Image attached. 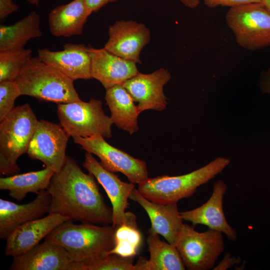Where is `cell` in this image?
<instances>
[{"label": "cell", "instance_id": "6da1fadb", "mask_svg": "<svg viewBox=\"0 0 270 270\" xmlns=\"http://www.w3.org/2000/svg\"><path fill=\"white\" fill-rule=\"evenodd\" d=\"M46 190L51 196L48 214H58L74 222L112 224V209L105 203L96 179L82 172L72 158L66 156Z\"/></svg>", "mask_w": 270, "mask_h": 270}, {"label": "cell", "instance_id": "7a4b0ae2", "mask_svg": "<svg viewBox=\"0 0 270 270\" xmlns=\"http://www.w3.org/2000/svg\"><path fill=\"white\" fill-rule=\"evenodd\" d=\"M116 228L112 226H99L90 222L74 224L68 220L54 229L45 240L62 246L70 262L108 254L115 245Z\"/></svg>", "mask_w": 270, "mask_h": 270}, {"label": "cell", "instance_id": "3957f363", "mask_svg": "<svg viewBox=\"0 0 270 270\" xmlns=\"http://www.w3.org/2000/svg\"><path fill=\"white\" fill-rule=\"evenodd\" d=\"M74 82L38 56L30 59L15 81L22 95L58 104L81 100Z\"/></svg>", "mask_w": 270, "mask_h": 270}, {"label": "cell", "instance_id": "277c9868", "mask_svg": "<svg viewBox=\"0 0 270 270\" xmlns=\"http://www.w3.org/2000/svg\"><path fill=\"white\" fill-rule=\"evenodd\" d=\"M230 162L228 158L218 157L196 170L178 176H161L148 178L138 185V190L148 200L157 203H177L191 196L198 188L220 173Z\"/></svg>", "mask_w": 270, "mask_h": 270}, {"label": "cell", "instance_id": "5b68a950", "mask_svg": "<svg viewBox=\"0 0 270 270\" xmlns=\"http://www.w3.org/2000/svg\"><path fill=\"white\" fill-rule=\"evenodd\" d=\"M226 20L240 46L252 51L270 46V12L262 2L230 8Z\"/></svg>", "mask_w": 270, "mask_h": 270}, {"label": "cell", "instance_id": "8992f818", "mask_svg": "<svg viewBox=\"0 0 270 270\" xmlns=\"http://www.w3.org/2000/svg\"><path fill=\"white\" fill-rule=\"evenodd\" d=\"M102 102L91 98L59 104L57 114L60 124L70 136L89 137L100 135L104 138L112 137L113 122L102 109Z\"/></svg>", "mask_w": 270, "mask_h": 270}, {"label": "cell", "instance_id": "52a82bcc", "mask_svg": "<svg viewBox=\"0 0 270 270\" xmlns=\"http://www.w3.org/2000/svg\"><path fill=\"white\" fill-rule=\"evenodd\" d=\"M184 264L190 270H208L214 268L224 250L222 232L208 228L198 232L182 224L174 242Z\"/></svg>", "mask_w": 270, "mask_h": 270}, {"label": "cell", "instance_id": "ba28073f", "mask_svg": "<svg viewBox=\"0 0 270 270\" xmlns=\"http://www.w3.org/2000/svg\"><path fill=\"white\" fill-rule=\"evenodd\" d=\"M38 122L28 104L14 106L0 122V160L18 167L17 160L27 152Z\"/></svg>", "mask_w": 270, "mask_h": 270}, {"label": "cell", "instance_id": "9c48e42d", "mask_svg": "<svg viewBox=\"0 0 270 270\" xmlns=\"http://www.w3.org/2000/svg\"><path fill=\"white\" fill-rule=\"evenodd\" d=\"M74 143L100 159L106 170L124 174L134 184H140L148 178L146 162L134 158L128 153L110 145L100 135L89 137H74Z\"/></svg>", "mask_w": 270, "mask_h": 270}, {"label": "cell", "instance_id": "30bf717a", "mask_svg": "<svg viewBox=\"0 0 270 270\" xmlns=\"http://www.w3.org/2000/svg\"><path fill=\"white\" fill-rule=\"evenodd\" d=\"M101 184L108 196L112 209V226L116 229L124 224L136 221V216L131 212H126L128 199L135 188V184L122 182L114 172L106 170L92 156L86 152L82 164Z\"/></svg>", "mask_w": 270, "mask_h": 270}, {"label": "cell", "instance_id": "8fae6325", "mask_svg": "<svg viewBox=\"0 0 270 270\" xmlns=\"http://www.w3.org/2000/svg\"><path fill=\"white\" fill-rule=\"evenodd\" d=\"M70 136L60 124L39 120L27 154L42 162L54 172L60 171L65 162L66 146Z\"/></svg>", "mask_w": 270, "mask_h": 270}, {"label": "cell", "instance_id": "7c38bea8", "mask_svg": "<svg viewBox=\"0 0 270 270\" xmlns=\"http://www.w3.org/2000/svg\"><path fill=\"white\" fill-rule=\"evenodd\" d=\"M108 39L104 48L110 52L136 64H141L140 54L151 39L150 30L134 20H120L108 26Z\"/></svg>", "mask_w": 270, "mask_h": 270}, {"label": "cell", "instance_id": "4fadbf2b", "mask_svg": "<svg viewBox=\"0 0 270 270\" xmlns=\"http://www.w3.org/2000/svg\"><path fill=\"white\" fill-rule=\"evenodd\" d=\"M171 79L168 70L160 68L150 74L140 72L123 83L140 112L148 110L161 112L168 104L164 87Z\"/></svg>", "mask_w": 270, "mask_h": 270}, {"label": "cell", "instance_id": "5bb4252c", "mask_svg": "<svg viewBox=\"0 0 270 270\" xmlns=\"http://www.w3.org/2000/svg\"><path fill=\"white\" fill-rule=\"evenodd\" d=\"M63 48V50L60 51H52L46 48L39 49L38 57L74 81L92 78L88 46L67 43Z\"/></svg>", "mask_w": 270, "mask_h": 270}, {"label": "cell", "instance_id": "9a60e30c", "mask_svg": "<svg viewBox=\"0 0 270 270\" xmlns=\"http://www.w3.org/2000/svg\"><path fill=\"white\" fill-rule=\"evenodd\" d=\"M91 58V76L100 82L106 90L122 84L140 73L136 64L105 49L96 48L89 45Z\"/></svg>", "mask_w": 270, "mask_h": 270}, {"label": "cell", "instance_id": "2e32d148", "mask_svg": "<svg viewBox=\"0 0 270 270\" xmlns=\"http://www.w3.org/2000/svg\"><path fill=\"white\" fill-rule=\"evenodd\" d=\"M70 219L58 214L48 216L17 228L6 240L4 254L13 258L22 254L38 244L54 229Z\"/></svg>", "mask_w": 270, "mask_h": 270}, {"label": "cell", "instance_id": "e0dca14e", "mask_svg": "<svg viewBox=\"0 0 270 270\" xmlns=\"http://www.w3.org/2000/svg\"><path fill=\"white\" fill-rule=\"evenodd\" d=\"M226 190L224 182L218 180L214 183L211 196L206 202L192 210L180 212V217L193 225H205L210 229L224 233L229 240L235 241L237 232L226 221L222 208Z\"/></svg>", "mask_w": 270, "mask_h": 270}, {"label": "cell", "instance_id": "ac0fdd59", "mask_svg": "<svg viewBox=\"0 0 270 270\" xmlns=\"http://www.w3.org/2000/svg\"><path fill=\"white\" fill-rule=\"evenodd\" d=\"M51 196L46 190L37 194L31 202L18 204L0 198V238L6 240L18 226L40 218L48 212Z\"/></svg>", "mask_w": 270, "mask_h": 270}, {"label": "cell", "instance_id": "d6986e66", "mask_svg": "<svg viewBox=\"0 0 270 270\" xmlns=\"http://www.w3.org/2000/svg\"><path fill=\"white\" fill-rule=\"evenodd\" d=\"M129 198L141 206L148 214L151 222L148 232L161 235L168 243L174 244L183 224L177 203L164 204L152 202L135 188Z\"/></svg>", "mask_w": 270, "mask_h": 270}, {"label": "cell", "instance_id": "ffe728a7", "mask_svg": "<svg viewBox=\"0 0 270 270\" xmlns=\"http://www.w3.org/2000/svg\"><path fill=\"white\" fill-rule=\"evenodd\" d=\"M70 260L60 245L45 240L32 249L14 257L10 270H69Z\"/></svg>", "mask_w": 270, "mask_h": 270}, {"label": "cell", "instance_id": "44dd1931", "mask_svg": "<svg viewBox=\"0 0 270 270\" xmlns=\"http://www.w3.org/2000/svg\"><path fill=\"white\" fill-rule=\"evenodd\" d=\"M92 13L84 0H73L67 4L58 6L48 14L50 31L57 37L81 35Z\"/></svg>", "mask_w": 270, "mask_h": 270}, {"label": "cell", "instance_id": "7402d4cb", "mask_svg": "<svg viewBox=\"0 0 270 270\" xmlns=\"http://www.w3.org/2000/svg\"><path fill=\"white\" fill-rule=\"evenodd\" d=\"M104 99L110 108L113 124L117 128L130 134L138 130V118L140 112L122 84L106 90Z\"/></svg>", "mask_w": 270, "mask_h": 270}, {"label": "cell", "instance_id": "603a6c76", "mask_svg": "<svg viewBox=\"0 0 270 270\" xmlns=\"http://www.w3.org/2000/svg\"><path fill=\"white\" fill-rule=\"evenodd\" d=\"M150 259L140 256L135 270H184L186 266L174 244L162 241L158 234L147 232Z\"/></svg>", "mask_w": 270, "mask_h": 270}, {"label": "cell", "instance_id": "cb8c5ba5", "mask_svg": "<svg viewBox=\"0 0 270 270\" xmlns=\"http://www.w3.org/2000/svg\"><path fill=\"white\" fill-rule=\"evenodd\" d=\"M42 35L40 16L35 10L10 25L0 26V51L24 48L30 40Z\"/></svg>", "mask_w": 270, "mask_h": 270}, {"label": "cell", "instance_id": "d4e9b609", "mask_svg": "<svg viewBox=\"0 0 270 270\" xmlns=\"http://www.w3.org/2000/svg\"><path fill=\"white\" fill-rule=\"evenodd\" d=\"M54 173L46 167L38 171L0 178V190H8L11 198L21 201L28 193L38 194L46 190Z\"/></svg>", "mask_w": 270, "mask_h": 270}, {"label": "cell", "instance_id": "484cf974", "mask_svg": "<svg viewBox=\"0 0 270 270\" xmlns=\"http://www.w3.org/2000/svg\"><path fill=\"white\" fill-rule=\"evenodd\" d=\"M134 258L104 254L82 261L70 262L69 270H135Z\"/></svg>", "mask_w": 270, "mask_h": 270}, {"label": "cell", "instance_id": "4316f807", "mask_svg": "<svg viewBox=\"0 0 270 270\" xmlns=\"http://www.w3.org/2000/svg\"><path fill=\"white\" fill-rule=\"evenodd\" d=\"M32 58L30 48L0 51V82H15Z\"/></svg>", "mask_w": 270, "mask_h": 270}, {"label": "cell", "instance_id": "83f0119b", "mask_svg": "<svg viewBox=\"0 0 270 270\" xmlns=\"http://www.w3.org/2000/svg\"><path fill=\"white\" fill-rule=\"evenodd\" d=\"M142 235L137 224H124L116 229L115 245L108 254L124 257L135 256L141 244Z\"/></svg>", "mask_w": 270, "mask_h": 270}, {"label": "cell", "instance_id": "f1b7e54d", "mask_svg": "<svg viewBox=\"0 0 270 270\" xmlns=\"http://www.w3.org/2000/svg\"><path fill=\"white\" fill-rule=\"evenodd\" d=\"M21 95L14 81L0 82V122L14 108L16 100Z\"/></svg>", "mask_w": 270, "mask_h": 270}, {"label": "cell", "instance_id": "f546056e", "mask_svg": "<svg viewBox=\"0 0 270 270\" xmlns=\"http://www.w3.org/2000/svg\"><path fill=\"white\" fill-rule=\"evenodd\" d=\"M204 4L210 8L219 6H228L230 8L254 2H260L262 0H202Z\"/></svg>", "mask_w": 270, "mask_h": 270}, {"label": "cell", "instance_id": "4dcf8cb0", "mask_svg": "<svg viewBox=\"0 0 270 270\" xmlns=\"http://www.w3.org/2000/svg\"><path fill=\"white\" fill-rule=\"evenodd\" d=\"M18 10V6L12 0H0V20H3L8 15Z\"/></svg>", "mask_w": 270, "mask_h": 270}, {"label": "cell", "instance_id": "1f68e13d", "mask_svg": "<svg viewBox=\"0 0 270 270\" xmlns=\"http://www.w3.org/2000/svg\"><path fill=\"white\" fill-rule=\"evenodd\" d=\"M240 261L241 259L240 257L236 258L235 256H231L229 253H226L220 263L213 270H226L236 264H238Z\"/></svg>", "mask_w": 270, "mask_h": 270}, {"label": "cell", "instance_id": "d6a6232c", "mask_svg": "<svg viewBox=\"0 0 270 270\" xmlns=\"http://www.w3.org/2000/svg\"><path fill=\"white\" fill-rule=\"evenodd\" d=\"M118 0H84V2L92 12H98L101 8L109 3L116 2Z\"/></svg>", "mask_w": 270, "mask_h": 270}, {"label": "cell", "instance_id": "836d02e7", "mask_svg": "<svg viewBox=\"0 0 270 270\" xmlns=\"http://www.w3.org/2000/svg\"><path fill=\"white\" fill-rule=\"evenodd\" d=\"M260 86L264 94H270V64L268 69L262 74Z\"/></svg>", "mask_w": 270, "mask_h": 270}, {"label": "cell", "instance_id": "e575fe53", "mask_svg": "<svg viewBox=\"0 0 270 270\" xmlns=\"http://www.w3.org/2000/svg\"><path fill=\"white\" fill-rule=\"evenodd\" d=\"M185 6L194 9L200 4V0H179Z\"/></svg>", "mask_w": 270, "mask_h": 270}, {"label": "cell", "instance_id": "d590c367", "mask_svg": "<svg viewBox=\"0 0 270 270\" xmlns=\"http://www.w3.org/2000/svg\"><path fill=\"white\" fill-rule=\"evenodd\" d=\"M262 2L265 6L270 12V0H262Z\"/></svg>", "mask_w": 270, "mask_h": 270}, {"label": "cell", "instance_id": "8d00e7d4", "mask_svg": "<svg viewBox=\"0 0 270 270\" xmlns=\"http://www.w3.org/2000/svg\"><path fill=\"white\" fill-rule=\"evenodd\" d=\"M27 2L32 4H34V5H36V6H38L39 4V2L40 1V0H26Z\"/></svg>", "mask_w": 270, "mask_h": 270}]
</instances>
